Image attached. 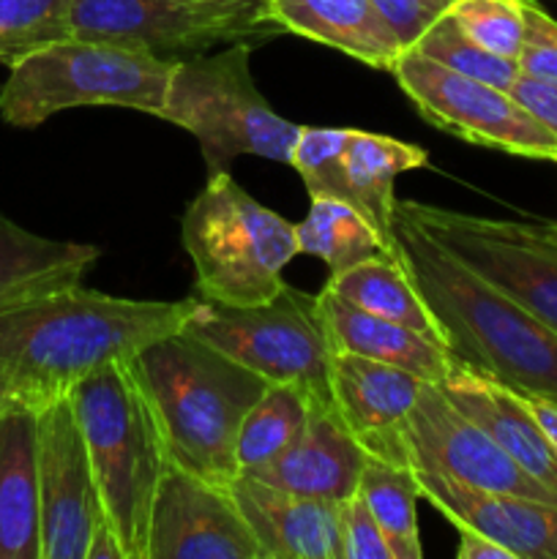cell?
Instances as JSON below:
<instances>
[{"mask_svg": "<svg viewBox=\"0 0 557 559\" xmlns=\"http://www.w3.org/2000/svg\"><path fill=\"white\" fill-rule=\"evenodd\" d=\"M197 300L115 298L74 284L0 311V382L16 402L44 409L93 371L183 331Z\"/></svg>", "mask_w": 557, "mask_h": 559, "instance_id": "obj_1", "label": "cell"}, {"mask_svg": "<svg viewBox=\"0 0 557 559\" xmlns=\"http://www.w3.org/2000/svg\"><path fill=\"white\" fill-rule=\"evenodd\" d=\"M393 257L453 360L524 396L557 402V333L393 207Z\"/></svg>", "mask_w": 557, "mask_h": 559, "instance_id": "obj_2", "label": "cell"}, {"mask_svg": "<svg viewBox=\"0 0 557 559\" xmlns=\"http://www.w3.org/2000/svg\"><path fill=\"white\" fill-rule=\"evenodd\" d=\"M129 369L145 391L169 464L233 484L238 429L268 382L186 331L147 344Z\"/></svg>", "mask_w": 557, "mask_h": 559, "instance_id": "obj_3", "label": "cell"}, {"mask_svg": "<svg viewBox=\"0 0 557 559\" xmlns=\"http://www.w3.org/2000/svg\"><path fill=\"white\" fill-rule=\"evenodd\" d=\"M85 435L98 500L126 559H145L151 508L169 459L129 364H109L69 393Z\"/></svg>", "mask_w": 557, "mask_h": 559, "instance_id": "obj_4", "label": "cell"}, {"mask_svg": "<svg viewBox=\"0 0 557 559\" xmlns=\"http://www.w3.org/2000/svg\"><path fill=\"white\" fill-rule=\"evenodd\" d=\"M180 238L194 265L197 298L224 306L276 298L287 284L282 271L298 254L295 224L257 202L227 169L213 173L189 202Z\"/></svg>", "mask_w": 557, "mask_h": 559, "instance_id": "obj_5", "label": "cell"}, {"mask_svg": "<svg viewBox=\"0 0 557 559\" xmlns=\"http://www.w3.org/2000/svg\"><path fill=\"white\" fill-rule=\"evenodd\" d=\"M175 66L115 44L63 38L11 66L0 118L16 129H36L74 107H123L158 118Z\"/></svg>", "mask_w": 557, "mask_h": 559, "instance_id": "obj_6", "label": "cell"}, {"mask_svg": "<svg viewBox=\"0 0 557 559\" xmlns=\"http://www.w3.org/2000/svg\"><path fill=\"white\" fill-rule=\"evenodd\" d=\"M251 44H229L180 60L158 118L200 142L208 173H224L233 158L260 156L289 164L300 126L273 112L251 76Z\"/></svg>", "mask_w": 557, "mask_h": 559, "instance_id": "obj_7", "label": "cell"}, {"mask_svg": "<svg viewBox=\"0 0 557 559\" xmlns=\"http://www.w3.org/2000/svg\"><path fill=\"white\" fill-rule=\"evenodd\" d=\"M183 331L265 382L295 385L309 393L311 402L333 404V349L317 295L284 284L276 298L257 306H224L200 298Z\"/></svg>", "mask_w": 557, "mask_h": 559, "instance_id": "obj_8", "label": "cell"}, {"mask_svg": "<svg viewBox=\"0 0 557 559\" xmlns=\"http://www.w3.org/2000/svg\"><path fill=\"white\" fill-rule=\"evenodd\" d=\"M282 27L268 0H71V36L180 60L271 41Z\"/></svg>", "mask_w": 557, "mask_h": 559, "instance_id": "obj_9", "label": "cell"}, {"mask_svg": "<svg viewBox=\"0 0 557 559\" xmlns=\"http://www.w3.org/2000/svg\"><path fill=\"white\" fill-rule=\"evenodd\" d=\"M396 211L557 333V222L475 216L418 200H396Z\"/></svg>", "mask_w": 557, "mask_h": 559, "instance_id": "obj_10", "label": "cell"}, {"mask_svg": "<svg viewBox=\"0 0 557 559\" xmlns=\"http://www.w3.org/2000/svg\"><path fill=\"white\" fill-rule=\"evenodd\" d=\"M391 74L435 129L470 145L557 164V136L511 91L457 74L413 49H404Z\"/></svg>", "mask_w": 557, "mask_h": 559, "instance_id": "obj_11", "label": "cell"}, {"mask_svg": "<svg viewBox=\"0 0 557 559\" xmlns=\"http://www.w3.org/2000/svg\"><path fill=\"white\" fill-rule=\"evenodd\" d=\"M407 464L435 467L489 495L530 497L557 506L555 491L524 473L489 431L462 413L440 385L424 382L413 413L402 426Z\"/></svg>", "mask_w": 557, "mask_h": 559, "instance_id": "obj_12", "label": "cell"}, {"mask_svg": "<svg viewBox=\"0 0 557 559\" xmlns=\"http://www.w3.org/2000/svg\"><path fill=\"white\" fill-rule=\"evenodd\" d=\"M38 497L42 559H87L104 508L71 396L38 409Z\"/></svg>", "mask_w": 557, "mask_h": 559, "instance_id": "obj_13", "label": "cell"}, {"mask_svg": "<svg viewBox=\"0 0 557 559\" xmlns=\"http://www.w3.org/2000/svg\"><path fill=\"white\" fill-rule=\"evenodd\" d=\"M145 559H265L229 486L167 464L151 508Z\"/></svg>", "mask_w": 557, "mask_h": 559, "instance_id": "obj_14", "label": "cell"}, {"mask_svg": "<svg viewBox=\"0 0 557 559\" xmlns=\"http://www.w3.org/2000/svg\"><path fill=\"white\" fill-rule=\"evenodd\" d=\"M420 500L457 530H473L511 551L513 559H557V506L530 497L489 495L424 464H410Z\"/></svg>", "mask_w": 557, "mask_h": 559, "instance_id": "obj_15", "label": "cell"}, {"mask_svg": "<svg viewBox=\"0 0 557 559\" xmlns=\"http://www.w3.org/2000/svg\"><path fill=\"white\" fill-rule=\"evenodd\" d=\"M420 388L424 380L396 366L353 353L331 355L333 407L371 456L407 464L402 426L418 402Z\"/></svg>", "mask_w": 557, "mask_h": 559, "instance_id": "obj_16", "label": "cell"}, {"mask_svg": "<svg viewBox=\"0 0 557 559\" xmlns=\"http://www.w3.org/2000/svg\"><path fill=\"white\" fill-rule=\"evenodd\" d=\"M366 448L344 426L333 404L311 402L309 418L295 440L251 478L315 500L344 502L358 495Z\"/></svg>", "mask_w": 557, "mask_h": 559, "instance_id": "obj_17", "label": "cell"}, {"mask_svg": "<svg viewBox=\"0 0 557 559\" xmlns=\"http://www.w3.org/2000/svg\"><path fill=\"white\" fill-rule=\"evenodd\" d=\"M229 491L265 559H342L339 502L293 495L251 475H238Z\"/></svg>", "mask_w": 557, "mask_h": 559, "instance_id": "obj_18", "label": "cell"}, {"mask_svg": "<svg viewBox=\"0 0 557 559\" xmlns=\"http://www.w3.org/2000/svg\"><path fill=\"white\" fill-rule=\"evenodd\" d=\"M440 388L467 418L495 437L497 445L524 473L557 495V451L528 409L522 393L462 364H453Z\"/></svg>", "mask_w": 557, "mask_h": 559, "instance_id": "obj_19", "label": "cell"}, {"mask_svg": "<svg viewBox=\"0 0 557 559\" xmlns=\"http://www.w3.org/2000/svg\"><path fill=\"white\" fill-rule=\"evenodd\" d=\"M317 300H320L322 322H325L333 353H353L360 358L380 360V364L410 371L431 385H440L457 364L446 344L429 333L371 314L325 287L317 293Z\"/></svg>", "mask_w": 557, "mask_h": 559, "instance_id": "obj_20", "label": "cell"}, {"mask_svg": "<svg viewBox=\"0 0 557 559\" xmlns=\"http://www.w3.org/2000/svg\"><path fill=\"white\" fill-rule=\"evenodd\" d=\"M0 559H42L38 409H0Z\"/></svg>", "mask_w": 557, "mask_h": 559, "instance_id": "obj_21", "label": "cell"}, {"mask_svg": "<svg viewBox=\"0 0 557 559\" xmlns=\"http://www.w3.org/2000/svg\"><path fill=\"white\" fill-rule=\"evenodd\" d=\"M282 33L344 52L369 69L391 71L404 44L371 0H268Z\"/></svg>", "mask_w": 557, "mask_h": 559, "instance_id": "obj_22", "label": "cell"}, {"mask_svg": "<svg viewBox=\"0 0 557 559\" xmlns=\"http://www.w3.org/2000/svg\"><path fill=\"white\" fill-rule=\"evenodd\" d=\"M98 257V246L44 238L0 213V311L82 284Z\"/></svg>", "mask_w": 557, "mask_h": 559, "instance_id": "obj_23", "label": "cell"}, {"mask_svg": "<svg viewBox=\"0 0 557 559\" xmlns=\"http://www.w3.org/2000/svg\"><path fill=\"white\" fill-rule=\"evenodd\" d=\"M342 164L355 207L369 218L393 254V183L399 175L424 169L429 164V153L396 136L353 129Z\"/></svg>", "mask_w": 557, "mask_h": 559, "instance_id": "obj_24", "label": "cell"}, {"mask_svg": "<svg viewBox=\"0 0 557 559\" xmlns=\"http://www.w3.org/2000/svg\"><path fill=\"white\" fill-rule=\"evenodd\" d=\"M295 240H298V254L322 260L331 276L377 254H391L369 218L355 205L333 197H311L309 213L304 222L295 224Z\"/></svg>", "mask_w": 557, "mask_h": 559, "instance_id": "obj_25", "label": "cell"}, {"mask_svg": "<svg viewBox=\"0 0 557 559\" xmlns=\"http://www.w3.org/2000/svg\"><path fill=\"white\" fill-rule=\"evenodd\" d=\"M325 289L336 293L339 298L349 300V304L360 306V309L371 311V314L396 320L402 325H410L415 331L440 338L435 317L426 309L418 289L413 287V282L407 278L404 267L399 265L396 257L377 254L371 260L358 262L349 271L328 278Z\"/></svg>", "mask_w": 557, "mask_h": 559, "instance_id": "obj_26", "label": "cell"}, {"mask_svg": "<svg viewBox=\"0 0 557 559\" xmlns=\"http://www.w3.org/2000/svg\"><path fill=\"white\" fill-rule=\"evenodd\" d=\"M358 497L382 527L396 559L424 557L418 533L420 486L410 464H396L366 453Z\"/></svg>", "mask_w": 557, "mask_h": 559, "instance_id": "obj_27", "label": "cell"}, {"mask_svg": "<svg viewBox=\"0 0 557 559\" xmlns=\"http://www.w3.org/2000/svg\"><path fill=\"white\" fill-rule=\"evenodd\" d=\"M311 399L295 385L268 382L254 407L246 413L235 440L238 475H249L265 467L295 440L309 418Z\"/></svg>", "mask_w": 557, "mask_h": 559, "instance_id": "obj_28", "label": "cell"}, {"mask_svg": "<svg viewBox=\"0 0 557 559\" xmlns=\"http://www.w3.org/2000/svg\"><path fill=\"white\" fill-rule=\"evenodd\" d=\"M410 49L446 66V69L457 71V74L502 87V91H511L513 80L519 76L517 60L502 58V55H495L481 47V44H475L451 14H442L440 20L431 22L429 31Z\"/></svg>", "mask_w": 557, "mask_h": 559, "instance_id": "obj_29", "label": "cell"}, {"mask_svg": "<svg viewBox=\"0 0 557 559\" xmlns=\"http://www.w3.org/2000/svg\"><path fill=\"white\" fill-rule=\"evenodd\" d=\"M71 38V0H0V66Z\"/></svg>", "mask_w": 557, "mask_h": 559, "instance_id": "obj_30", "label": "cell"}, {"mask_svg": "<svg viewBox=\"0 0 557 559\" xmlns=\"http://www.w3.org/2000/svg\"><path fill=\"white\" fill-rule=\"evenodd\" d=\"M353 129H322V126H300L293 145L289 167L300 175L311 197H333L355 205L353 191L344 178L342 153L347 147Z\"/></svg>", "mask_w": 557, "mask_h": 559, "instance_id": "obj_31", "label": "cell"}, {"mask_svg": "<svg viewBox=\"0 0 557 559\" xmlns=\"http://www.w3.org/2000/svg\"><path fill=\"white\" fill-rule=\"evenodd\" d=\"M524 5L528 0H453L448 14L475 44L517 60L524 41Z\"/></svg>", "mask_w": 557, "mask_h": 559, "instance_id": "obj_32", "label": "cell"}, {"mask_svg": "<svg viewBox=\"0 0 557 559\" xmlns=\"http://www.w3.org/2000/svg\"><path fill=\"white\" fill-rule=\"evenodd\" d=\"M517 63L519 74L557 85V20L535 0L524 5V41Z\"/></svg>", "mask_w": 557, "mask_h": 559, "instance_id": "obj_33", "label": "cell"}, {"mask_svg": "<svg viewBox=\"0 0 557 559\" xmlns=\"http://www.w3.org/2000/svg\"><path fill=\"white\" fill-rule=\"evenodd\" d=\"M342 559H396L386 533L358 495L339 502Z\"/></svg>", "mask_w": 557, "mask_h": 559, "instance_id": "obj_34", "label": "cell"}, {"mask_svg": "<svg viewBox=\"0 0 557 559\" xmlns=\"http://www.w3.org/2000/svg\"><path fill=\"white\" fill-rule=\"evenodd\" d=\"M371 3L380 11L382 20L393 27L404 49H410L429 31L431 22L448 14L453 0H371Z\"/></svg>", "mask_w": 557, "mask_h": 559, "instance_id": "obj_35", "label": "cell"}, {"mask_svg": "<svg viewBox=\"0 0 557 559\" xmlns=\"http://www.w3.org/2000/svg\"><path fill=\"white\" fill-rule=\"evenodd\" d=\"M511 96L557 136V85L519 74L511 85Z\"/></svg>", "mask_w": 557, "mask_h": 559, "instance_id": "obj_36", "label": "cell"}, {"mask_svg": "<svg viewBox=\"0 0 557 559\" xmlns=\"http://www.w3.org/2000/svg\"><path fill=\"white\" fill-rule=\"evenodd\" d=\"M459 549L457 559H513L511 551L502 549L500 544L489 540L486 535L473 533V530H457Z\"/></svg>", "mask_w": 557, "mask_h": 559, "instance_id": "obj_37", "label": "cell"}, {"mask_svg": "<svg viewBox=\"0 0 557 559\" xmlns=\"http://www.w3.org/2000/svg\"><path fill=\"white\" fill-rule=\"evenodd\" d=\"M87 559H126L123 546H120L118 535L109 527L107 516H102V522L96 524L91 538V549H87Z\"/></svg>", "mask_w": 557, "mask_h": 559, "instance_id": "obj_38", "label": "cell"}, {"mask_svg": "<svg viewBox=\"0 0 557 559\" xmlns=\"http://www.w3.org/2000/svg\"><path fill=\"white\" fill-rule=\"evenodd\" d=\"M524 404H528L533 418L538 420V426L544 429V435L549 437V442L557 451V402H549V399H541V396H524Z\"/></svg>", "mask_w": 557, "mask_h": 559, "instance_id": "obj_39", "label": "cell"}, {"mask_svg": "<svg viewBox=\"0 0 557 559\" xmlns=\"http://www.w3.org/2000/svg\"><path fill=\"white\" fill-rule=\"evenodd\" d=\"M11 402H16V399L11 396V391H9V388H5L3 382H0V409H3L5 404H11Z\"/></svg>", "mask_w": 557, "mask_h": 559, "instance_id": "obj_40", "label": "cell"}]
</instances>
